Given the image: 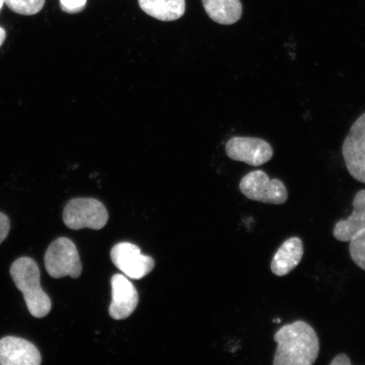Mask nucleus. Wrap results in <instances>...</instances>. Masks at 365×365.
<instances>
[{"label":"nucleus","mask_w":365,"mask_h":365,"mask_svg":"<svg viewBox=\"0 0 365 365\" xmlns=\"http://www.w3.org/2000/svg\"><path fill=\"white\" fill-rule=\"evenodd\" d=\"M226 153L235 161L259 167L270 161L273 149L267 141L254 137H232L227 141Z\"/></svg>","instance_id":"6e6552de"},{"label":"nucleus","mask_w":365,"mask_h":365,"mask_svg":"<svg viewBox=\"0 0 365 365\" xmlns=\"http://www.w3.org/2000/svg\"><path fill=\"white\" fill-rule=\"evenodd\" d=\"M349 252L355 264L365 271V230L350 241Z\"/></svg>","instance_id":"dca6fc26"},{"label":"nucleus","mask_w":365,"mask_h":365,"mask_svg":"<svg viewBox=\"0 0 365 365\" xmlns=\"http://www.w3.org/2000/svg\"><path fill=\"white\" fill-rule=\"evenodd\" d=\"M272 322L274 323H275V322L280 323L281 322V319H273Z\"/></svg>","instance_id":"4be33fe9"},{"label":"nucleus","mask_w":365,"mask_h":365,"mask_svg":"<svg viewBox=\"0 0 365 365\" xmlns=\"http://www.w3.org/2000/svg\"><path fill=\"white\" fill-rule=\"evenodd\" d=\"M353 213L345 220L336 223L333 236L341 242H350L365 230V190H359L353 200Z\"/></svg>","instance_id":"9b49d317"},{"label":"nucleus","mask_w":365,"mask_h":365,"mask_svg":"<svg viewBox=\"0 0 365 365\" xmlns=\"http://www.w3.org/2000/svg\"><path fill=\"white\" fill-rule=\"evenodd\" d=\"M110 257L114 266L131 279H143L155 267L152 257L141 254L138 246L128 242L114 246Z\"/></svg>","instance_id":"423d86ee"},{"label":"nucleus","mask_w":365,"mask_h":365,"mask_svg":"<svg viewBox=\"0 0 365 365\" xmlns=\"http://www.w3.org/2000/svg\"><path fill=\"white\" fill-rule=\"evenodd\" d=\"M10 219L3 212H0V244L7 238L10 232Z\"/></svg>","instance_id":"a211bd4d"},{"label":"nucleus","mask_w":365,"mask_h":365,"mask_svg":"<svg viewBox=\"0 0 365 365\" xmlns=\"http://www.w3.org/2000/svg\"><path fill=\"white\" fill-rule=\"evenodd\" d=\"M11 10L23 16H34L41 11L45 0H4Z\"/></svg>","instance_id":"2eb2a0df"},{"label":"nucleus","mask_w":365,"mask_h":365,"mask_svg":"<svg viewBox=\"0 0 365 365\" xmlns=\"http://www.w3.org/2000/svg\"><path fill=\"white\" fill-rule=\"evenodd\" d=\"M63 11L76 14L84 10L88 0H59Z\"/></svg>","instance_id":"f3484780"},{"label":"nucleus","mask_w":365,"mask_h":365,"mask_svg":"<svg viewBox=\"0 0 365 365\" xmlns=\"http://www.w3.org/2000/svg\"><path fill=\"white\" fill-rule=\"evenodd\" d=\"M11 276L18 289L24 295L30 314L35 318H43L52 308L51 299L41 287L38 264L30 257H21L11 267Z\"/></svg>","instance_id":"f03ea898"},{"label":"nucleus","mask_w":365,"mask_h":365,"mask_svg":"<svg viewBox=\"0 0 365 365\" xmlns=\"http://www.w3.org/2000/svg\"><path fill=\"white\" fill-rule=\"evenodd\" d=\"M41 363L42 356L31 341L13 336L0 339V364L39 365Z\"/></svg>","instance_id":"9d476101"},{"label":"nucleus","mask_w":365,"mask_h":365,"mask_svg":"<svg viewBox=\"0 0 365 365\" xmlns=\"http://www.w3.org/2000/svg\"><path fill=\"white\" fill-rule=\"evenodd\" d=\"M202 3L209 17L221 25L235 24L243 13L240 0H202Z\"/></svg>","instance_id":"ddd939ff"},{"label":"nucleus","mask_w":365,"mask_h":365,"mask_svg":"<svg viewBox=\"0 0 365 365\" xmlns=\"http://www.w3.org/2000/svg\"><path fill=\"white\" fill-rule=\"evenodd\" d=\"M139 6L148 16L163 21L180 19L185 12V0H139Z\"/></svg>","instance_id":"4468645a"},{"label":"nucleus","mask_w":365,"mask_h":365,"mask_svg":"<svg viewBox=\"0 0 365 365\" xmlns=\"http://www.w3.org/2000/svg\"><path fill=\"white\" fill-rule=\"evenodd\" d=\"M304 245L302 240L293 237L284 242L278 249L271 263L274 275L284 277L294 270L302 259Z\"/></svg>","instance_id":"f8f14e48"},{"label":"nucleus","mask_w":365,"mask_h":365,"mask_svg":"<svg viewBox=\"0 0 365 365\" xmlns=\"http://www.w3.org/2000/svg\"><path fill=\"white\" fill-rule=\"evenodd\" d=\"M4 3V0H0V10H1Z\"/></svg>","instance_id":"412c9836"},{"label":"nucleus","mask_w":365,"mask_h":365,"mask_svg":"<svg viewBox=\"0 0 365 365\" xmlns=\"http://www.w3.org/2000/svg\"><path fill=\"white\" fill-rule=\"evenodd\" d=\"M46 270L53 278L70 276L78 278L81 275L82 266L78 250L70 240L61 237L48 246L44 257Z\"/></svg>","instance_id":"20e7f679"},{"label":"nucleus","mask_w":365,"mask_h":365,"mask_svg":"<svg viewBox=\"0 0 365 365\" xmlns=\"http://www.w3.org/2000/svg\"><path fill=\"white\" fill-rule=\"evenodd\" d=\"M112 302L108 312L113 319L120 321L131 316L139 303V295L132 282L116 274L111 278Z\"/></svg>","instance_id":"1a4fd4ad"},{"label":"nucleus","mask_w":365,"mask_h":365,"mask_svg":"<svg viewBox=\"0 0 365 365\" xmlns=\"http://www.w3.org/2000/svg\"><path fill=\"white\" fill-rule=\"evenodd\" d=\"M277 350L274 365H312L319 351L318 336L307 322L297 321L282 327L274 335Z\"/></svg>","instance_id":"f257e3e1"},{"label":"nucleus","mask_w":365,"mask_h":365,"mask_svg":"<svg viewBox=\"0 0 365 365\" xmlns=\"http://www.w3.org/2000/svg\"><path fill=\"white\" fill-rule=\"evenodd\" d=\"M331 365H351L352 362L348 355L344 354H341L339 355L336 356L334 359H333L332 361L330 363Z\"/></svg>","instance_id":"6ab92c4d"},{"label":"nucleus","mask_w":365,"mask_h":365,"mask_svg":"<svg viewBox=\"0 0 365 365\" xmlns=\"http://www.w3.org/2000/svg\"><path fill=\"white\" fill-rule=\"evenodd\" d=\"M6 31H4L2 27H0V47H1L2 44L4 42V40H6Z\"/></svg>","instance_id":"aec40b11"},{"label":"nucleus","mask_w":365,"mask_h":365,"mask_svg":"<svg viewBox=\"0 0 365 365\" xmlns=\"http://www.w3.org/2000/svg\"><path fill=\"white\" fill-rule=\"evenodd\" d=\"M240 190L248 199L267 204H284L289 197L284 182L278 179L271 180L262 170L246 175L240 181Z\"/></svg>","instance_id":"39448f33"},{"label":"nucleus","mask_w":365,"mask_h":365,"mask_svg":"<svg viewBox=\"0 0 365 365\" xmlns=\"http://www.w3.org/2000/svg\"><path fill=\"white\" fill-rule=\"evenodd\" d=\"M65 225L72 230L91 228L100 230L107 225L108 212L105 205L93 198H76L68 202L63 212Z\"/></svg>","instance_id":"7ed1b4c3"},{"label":"nucleus","mask_w":365,"mask_h":365,"mask_svg":"<svg viewBox=\"0 0 365 365\" xmlns=\"http://www.w3.org/2000/svg\"><path fill=\"white\" fill-rule=\"evenodd\" d=\"M342 155L350 175L365 184V113L351 127L342 145Z\"/></svg>","instance_id":"0eeeda50"}]
</instances>
